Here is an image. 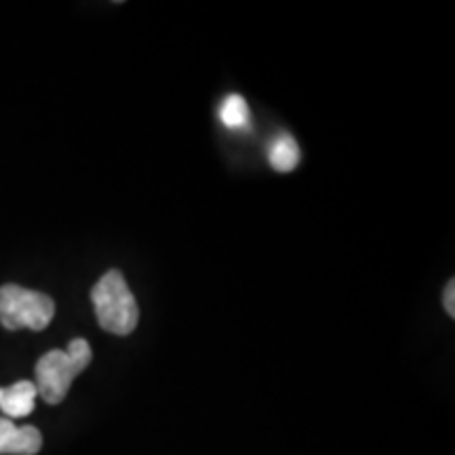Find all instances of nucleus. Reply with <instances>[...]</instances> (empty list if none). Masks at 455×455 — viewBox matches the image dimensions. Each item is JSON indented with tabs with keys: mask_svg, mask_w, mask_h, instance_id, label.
Listing matches in <instances>:
<instances>
[{
	"mask_svg": "<svg viewBox=\"0 0 455 455\" xmlns=\"http://www.w3.org/2000/svg\"><path fill=\"white\" fill-rule=\"evenodd\" d=\"M93 352L87 339L78 338L68 344V350H49L36 363V392L49 405H60L78 373L89 367Z\"/></svg>",
	"mask_w": 455,
	"mask_h": 455,
	"instance_id": "1",
	"label": "nucleus"
},
{
	"mask_svg": "<svg viewBox=\"0 0 455 455\" xmlns=\"http://www.w3.org/2000/svg\"><path fill=\"white\" fill-rule=\"evenodd\" d=\"M100 327L114 335H129L138 327L140 308L127 281L118 270L106 272L91 291Z\"/></svg>",
	"mask_w": 455,
	"mask_h": 455,
	"instance_id": "2",
	"label": "nucleus"
},
{
	"mask_svg": "<svg viewBox=\"0 0 455 455\" xmlns=\"http://www.w3.org/2000/svg\"><path fill=\"white\" fill-rule=\"evenodd\" d=\"M55 316V301L47 293L32 291L20 284L0 287V325L9 331L32 329L43 331Z\"/></svg>",
	"mask_w": 455,
	"mask_h": 455,
	"instance_id": "3",
	"label": "nucleus"
},
{
	"mask_svg": "<svg viewBox=\"0 0 455 455\" xmlns=\"http://www.w3.org/2000/svg\"><path fill=\"white\" fill-rule=\"evenodd\" d=\"M43 447V435L34 426H15L0 418V455H36Z\"/></svg>",
	"mask_w": 455,
	"mask_h": 455,
	"instance_id": "4",
	"label": "nucleus"
},
{
	"mask_svg": "<svg viewBox=\"0 0 455 455\" xmlns=\"http://www.w3.org/2000/svg\"><path fill=\"white\" fill-rule=\"evenodd\" d=\"M36 386L28 379L15 382L9 388H3V396H0V409L7 418H26L34 411V403H36Z\"/></svg>",
	"mask_w": 455,
	"mask_h": 455,
	"instance_id": "5",
	"label": "nucleus"
},
{
	"mask_svg": "<svg viewBox=\"0 0 455 455\" xmlns=\"http://www.w3.org/2000/svg\"><path fill=\"white\" fill-rule=\"evenodd\" d=\"M270 164L272 169L281 171V173H289L299 164V148L295 144L293 138L289 135H281L270 148Z\"/></svg>",
	"mask_w": 455,
	"mask_h": 455,
	"instance_id": "6",
	"label": "nucleus"
},
{
	"mask_svg": "<svg viewBox=\"0 0 455 455\" xmlns=\"http://www.w3.org/2000/svg\"><path fill=\"white\" fill-rule=\"evenodd\" d=\"M220 118L226 127L243 129L249 123V104L243 95H228L220 108Z\"/></svg>",
	"mask_w": 455,
	"mask_h": 455,
	"instance_id": "7",
	"label": "nucleus"
},
{
	"mask_svg": "<svg viewBox=\"0 0 455 455\" xmlns=\"http://www.w3.org/2000/svg\"><path fill=\"white\" fill-rule=\"evenodd\" d=\"M443 304H445V310L449 316H455V281H449L445 295H443Z\"/></svg>",
	"mask_w": 455,
	"mask_h": 455,
	"instance_id": "8",
	"label": "nucleus"
},
{
	"mask_svg": "<svg viewBox=\"0 0 455 455\" xmlns=\"http://www.w3.org/2000/svg\"><path fill=\"white\" fill-rule=\"evenodd\" d=\"M0 396H3V388H0Z\"/></svg>",
	"mask_w": 455,
	"mask_h": 455,
	"instance_id": "9",
	"label": "nucleus"
}]
</instances>
